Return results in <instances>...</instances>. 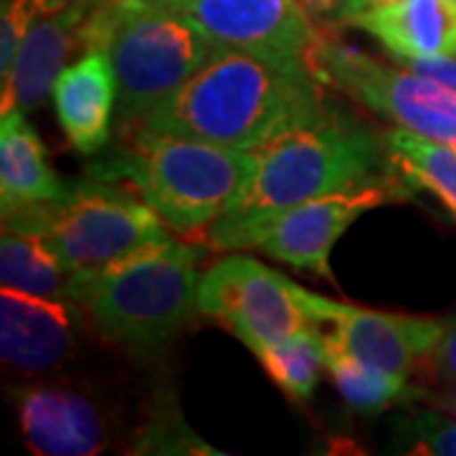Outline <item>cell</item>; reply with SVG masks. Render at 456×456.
I'll use <instances>...</instances> for the list:
<instances>
[{"label":"cell","mask_w":456,"mask_h":456,"mask_svg":"<svg viewBox=\"0 0 456 456\" xmlns=\"http://www.w3.org/2000/svg\"><path fill=\"white\" fill-rule=\"evenodd\" d=\"M53 107L66 140L82 155H94L110 142L117 110V77L107 51L89 49L53 86Z\"/></svg>","instance_id":"2e32d148"},{"label":"cell","mask_w":456,"mask_h":456,"mask_svg":"<svg viewBox=\"0 0 456 456\" xmlns=\"http://www.w3.org/2000/svg\"><path fill=\"white\" fill-rule=\"evenodd\" d=\"M299 305L314 325H330V335L362 362L408 380L421 365H431L449 317H413L365 310L327 299L297 287Z\"/></svg>","instance_id":"9c48e42d"},{"label":"cell","mask_w":456,"mask_h":456,"mask_svg":"<svg viewBox=\"0 0 456 456\" xmlns=\"http://www.w3.org/2000/svg\"><path fill=\"white\" fill-rule=\"evenodd\" d=\"M3 228L38 236L71 274L99 269L170 236L142 198L107 178L74 183L51 203L3 213Z\"/></svg>","instance_id":"8992f818"},{"label":"cell","mask_w":456,"mask_h":456,"mask_svg":"<svg viewBox=\"0 0 456 456\" xmlns=\"http://www.w3.org/2000/svg\"><path fill=\"white\" fill-rule=\"evenodd\" d=\"M66 0H5L3 16H0V86L11 79V71L16 64L18 49L31 28V23L44 11L56 8Z\"/></svg>","instance_id":"603a6c76"},{"label":"cell","mask_w":456,"mask_h":456,"mask_svg":"<svg viewBox=\"0 0 456 456\" xmlns=\"http://www.w3.org/2000/svg\"><path fill=\"white\" fill-rule=\"evenodd\" d=\"M401 178H378L347 191H338L310 203H302L279 216L256 244L261 254L284 261L294 269L310 272L314 277L335 284L330 266V251L340 236L358 221L362 213L383 206L391 198H408L411 191Z\"/></svg>","instance_id":"30bf717a"},{"label":"cell","mask_w":456,"mask_h":456,"mask_svg":"<svg viewBox=\"0 0 456 456\" xmlns=\"http://www.w3.org/2000/svg\"><path fill=\"white\" fill-rule=\"evenodd\" d=\"M454 150H456V145H454Z\"/></svg>","instance_id":"f546056e"},{"label":"cell","mask_w":456,"mask_h":456,"mask_svg":"<svg viewBox=\"0 0 456 456\" xmlns=\"http://www.w3.org/2000/svg\"><path fill=\"white\" fill-rule=\"evenodd\" d=\"M134 452H155V454H216L196 434L183 424L178 408L167 406V413L155 419L145 428V436Z\"/></svg>","instance_id":"cb8c5ba5"},{"label":"cell","mask_w":456,"mask_h":456,"mask_svg":"<svg viewBox=\"0 0 456 456\" xmlns=\"http://www.w3.org/2000/svg\"><path fill=\"white\" fill-rule=\"evenodd\" d=\"M312 69L322 82L373 110L398 127L426 134L446 145H456V94L446 86L398 69L322 33L314 41Z\"/></svg>","instance_id":"52a82bcc"},{"label":"cell","mask_w":456,"mask_h":456,"mask_svg":"<svg viewBox=\"0 0 456 456\" xmlns=\"http://www.w3.org/2000/svg\"><path fill=\"white\" fill-rule=\"evenodd\" d=\"M386 163L383 137L353 117L330 112L256 150V167L239 198L208 231L213 251L254 248L279 216L302 203L373 183Z\"/></svg>","instance_id":"7a4b0ae2"},{"label":"cell","mask_w":456,"mask_h":456,"mask_svg":"<svg viewBox=\"0 0 456 456\" xmlns=\"http://www.w3.org/2000/svg\"><path fill=\"white\" fill-rule=\"evenodd\" d=\"M26 112L8 110L0 122V200L3 213L51 203L64 196L66 185L59 183L56 173L49 167L46 150L26 122Z\"/></svg>","instance_id":"e0dca14e"},{"label":"cell","mask_w":456,"mask_h":456,"mask_svg":"<svg viewBox=\"0 0 456 456\" xmlns=\"http://www.w3.org/2000/svg\"><path fill=\"white\" fill-rule=\"evenodd\" d=\"M322 338H325L327 373L350 408L360 413H378L383 408H391L393 403H408L421 395V391L419 388L413 391V386L403 378L383 373L350 355L330 332H322Z\"/></svg>","instance_id":"d6986e66"},{"label":"cell","mask_w":456,"mask_h":456,"mask_svg":"<svg viewBox=\"0 0 456 456\" xmlns=\"http://www.w3.org/2000/svg\"><path fill=\"white\" fill-rule=\"evenodd\" d=\"M320 82L310 61L218 46L137 130L259 150L330 112Z\"/></svg>","instance_id":"6da1fadb"},{"label":"cell","mask_w":456,"mask_h":456,"mask_svg":"<svg viewBox=\"0 0 456 456\" xmlns=\"http://www.w3.org/2000/svg\"><path fill=\"white\" fill-rule=\"evenodd\" d=\"M200 251L173 236L69 277V299L127 358L150 362L196 320Z\"/></svg>","instance_id":"3957f363"},{"label":"cell","mask_w":456,"mask_h":456,"mask_svg":"<svg viewBox=\"0 0 456 456\" xmlns=\"http://www.w3.org/2000/svg\"><path fill=\"white\" fill-rule=\"evenodd\" d=\"M406 69L413 74L426 77L431 82L446 86L449 92L456 94V56H431V59H413V61H403Z\"/></svg>","instance_id":"d4e9b609"},{"label":"cell","mask_w":456,"mask_h":456,"mask_svg":"<svg viewBox=\"0 0 456 456\" xmlns=\"http://www.w3.org/2000/svg\"><path fill=\"white\" fill-rule=\"evenodd\" d=\"M92 8H132V5H165L167 0H86Z\"/></svg>","instance_id":"83f0119b"},{"label":"cell","mask_w":456,"mask_h":456,"mask_svg":"<svg viewBox=\"0 0 456 456\" xmlns=\"http://www.w3.org/2000/svg\"><path fill=\"white\" fill-rule=\"evenodd\" d=\"M444 408H449V411L456 416V393H452V395H446V398H444Z\"/></svg>","instance_id":"f1b7e54d"},{"label":"cell","mask_w":456,"mask_h":456,"mask_svg":"<svg viewBox=\"0 0 456 456\" xmlns=\"http://www.w3.org/2000/svg\"><path fill=\"white\" fill-rule=\"evenodd\" d=\"M198 307L228 327L251 353L310 327L297 284L254 256L233 254L200 274Z\"/></svg>","instance_id":"ba28073f"},{"label":"cell","mask_w":456,"mask_h":456,"mask_svg":"<svg viewBox=\"0 0 456 456\" xmlns=\"http://www.w3.org/2000/svg\"><path fill=\"white\" fill-rule=\"evenodd\" d=\"M256 167V150L134 130L130 147L99 165L102 178L130 180L137 196L180 236H198L231 208Z\"/></svg>","instance_id":"277c9868"},{"label":"cell","mask_w":456,"mask_h":456,"mask_svg":"<svg viewBox=\"0 0 456 456\" xmlns=\"http://www.w3.org/2000/svg\"><path fill=\"white\" fill-rule=\"evenodd\" d=\"M13 403L23 439L38 456H92L107 444V421L79 391L41 386L18 388Z\"/></svg>","instance_id":"9a60e30c"},{"label":"cell","mask_w":456,"mask_h":456,"mask_svg":"<svg viewBox=\"0 0 456 456\" xmlns=\"http://www.w3.org/2000/svg\"><path fill=\"white\" fill-rule=\"evenodd\" d=\"M216 46L310 61L320 31L299 0H167Z\"/></svg>","instance_id":"8fae6325"},{"label":"cell","mask_w":456,"mask_h":456,"mask_svg":"<svg viewBox=\"0 0 456 456\" xmlns=\"http://www.w3.org/2000/svg\"><path fill=\"white\" fill-rule=\"evenodd\" d=\"M431 368L441 380H446L452 388H456V317H449V325L434 350Z\"/></svg>","instance_id":"484cf974"},{"label":"cell","mask_w":456,"mask_h":456,"mask_svg":"<svg viewBox=\"0 0 456 456\" xmlns=\"http://www.w3.org/2000/svg\"><path fill=\"white\" fill-rule=\"evenodd\" d=\"M338 20L370 33L401 64L456 56V0H350Z\"/></svg>","instance_id":"4fadbf2b"},{"label":"cell","mask_w":456,"mask_h":456,"mask_svg":"<svg viewBox=\"0 0 456 456\" xmlns=\"http://www.w3.org/2000/svg\"><path fill=\"white\" fill-rule=\"evenodd\" d=\"M69 277L61 259L38 236L3 228L0 239V281L3 287L41 297L69 299Z\"/></svg>","instance_id":"ffe728a7"},{"label":"cell","mask_w":456,"mask_h":456,"mask_svg":"<svg viewBox=\"0 0 456 456\" xmlns=\"http://www.w3.org/2000/svg\"><path fill=\"white\" fill-rule=\"evenodd\" d=\"M299 3L307 8V13H312V16L335 18L338 20L350 0H299Z\"/></svg>","instance_id":"4316f807"},{"label":"cell","mask_w":456,"mask_h":456,"mask_svg":"<svg viewBox=\"0 0 456 456\" xmlns=\"http://www.w3.org/2000/svg\"><path fill=\"white\" fill-rule=\"evenodd\" d=\"M254 355L284 395L297 403L310 401L314 388L320 386L322 370H327L325 338L314 325L302 327L287 340L269 345Z\"/></svg>","instance_id":"44dd1931"},{"label":"cell","mask_w":456,"mask_h":456,"mask_svg":"<svg viewBox=\"0 0 456 456\" xmlns=\"http://www.w3.org/2000/svg\"><path fill=\"white\" fill-rule=\"evenodd\" d=\"M84 307L74 299L41 297L3 287L0 353L20 373H46L79 350Z\"/></svg>","instance_id":"7c38bea8"},{"label":"cell","mask_w":456,"mask_h":456,"mask_svg":"<svg viewBox=\"0 0 456 456\" xmlns=\"http://www.w3.org/2000/svg\"><path fill=\"white\" fill-rule=\"evenodd\" d=\"M89 11L86 0H66L33 20L18 49L11 79L3 84V112H33L46 102L71 53L84 51L82 28Z\"/></svg>","instance_id":"5bb4252c"},{"label":"cell","mask_w":456,"mask_h":456,"mask_svg":"<svg viewBox=\"0 0 456 456\" xmlns=\"http://www.w3.org/2000/svg\"><path fill=\"white\" fill-rule=\"evenodd\" d=\"M386 165L411 188L428 191L456 218V150L426 134L395 127L383 134Z\"/></svg>","instance_id":"ac0fdd59"},{"label":"cell","mask_w":456,"mask_h":456,"mask_svg":"<svg viewBox=\"0 0 456 456\" xmlns=\"http://www.w3.org/2000/svg\"><path fill=\"white\" fill-rule=\"evenodd\" d=\"M82 49L107 51L117 77L119 119L127 130H137L218 46L170 5H132L92 8L84 20Z\"/></svg>","instance_id":"5b68a950"},{"label":"cell","mask_w":456,"mask_h":456,"mask_svg":"<svg viewBox=\"0 0 456 456\" xmlns=\"http://www.w3.org/2000/svg\"><path fill=\"white\" fill-rule=\"evenodd\" d=\"M395 452L403 454L456 456V421L434 411H416L395 421Z\"/></svg>","instance_id":"7402d4cb"}]
</instances>
